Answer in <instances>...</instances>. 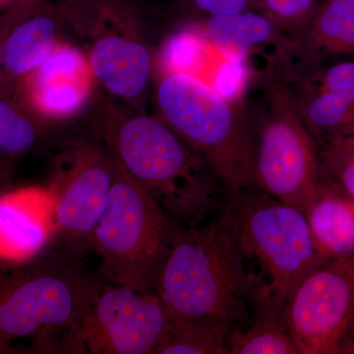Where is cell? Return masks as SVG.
<instances>
[{
  "label": "cell",
  "instance_id": "6da1fadb",
  "mask_svg": "<svg viewBox=\"0 0 354 354\" xmlns=\"http://www.w3.org/2000/svg\"><path fill=\"white\" fill-rule=\"evenodd\" d=\"M102 143L134 180L185 227L211 220L230 193L204 160L158 116L109 95L97 100Z\"/></svg>",
  "mask_w": 354,
  "mask_h": 354
},
{
  "label": "cell",
  "instance_id": "7a4b0ae2",
  "mask_svg": "<svg viewBox=\"0 0 354 354\" xmlns=\"http://www.w3.org/2000/svg\"><path fill=\"white\" fill-rule=\"evenodd\" d=\"M235 252L256 319L283 320L291 293L323 263L304 213L259 190L230 195Z\"/></svg>",
  "mask_w": 354,
  "mask_h": 354
},
{
  "label": "cell",
  "instance_id": "3957f363",
  "mask_svg": "<svg viewBox=\"0 0 354 354\" xmlns=\"http://www.w3.org/2000/svg\"><path fill=\"white\" fill-rule=\"evenodd\" d=\"M156 293L176 327L209 323L230 330L243 328L251 308L228 203L203 225L181 230L158 274Z\"/></svg>",
  "mask_w": 354,
  "mask_h": 354
},
{
  "label": "cell",
  "instance_id": "277c9868",
  "mask_svg": "<svg viewBox=\"0 0 354 354\" xmlns=\"http://www.w3.org/2000/svg\"><path fill=\"white\" fill-rule=\"evenodd\" d=\"M158 118L206 162L230 195L257 190L255 138L244 102L225 97L206 79L153 67Z\"/></svg>",
  "mask_w": 354,
  "mask_h": 354
},
{
  "label": "cell",
  "instance_id": "5b68a950",
  "mask_svg": "<svg viewBox=\"0 0 354 354\" xmlns=\"http://www.w3.org/2000/svg\"><path fill=\"white\" fill-rule=\"evenodd\" d=\"M101 283L70 254H39L24 261L0 259V353L12 342L34 339L39 346L62 342L78 327ZM62 344V342H60Z\"/></svg>",
  "mask_w": 354,
  "mask_h": 354
},
{
  "label": "cell",
  "instance_id": "8992f818",
  "mask_svg": "<svg viewBox=\"0 0 354 354\" xmlns=\"http://www.w3.org/2000/svg\"><path fill=\"white\" fill-rule=\"evenodd\" d=\"M114 158V157H113ZM115 160L108 203L88 245L115 285L156 292L158 274L183 230Z\"/></svg>",
  "mask_w": 354,
  "mask_h": 354
},
{
  "label": "cell",
  "instance_id": "52a82bcc",
  "mask_svg": "<svg viewBox=\"0 0 354 354\" xmlns=\"http://www.w3.org/2000/svg\"><path fill=\"white\" fill-rule=\"evenodd\" d=\"M258 79L262 106L255 118L249 114L256 188L305 214L322 180L318 145L286 79L271 66Z\"/></svg>",
  "mask_w": 354,
  "mask_h": 354
},
{
  "label": "cell",
  "instance_id": "ba28073f",
  "mask_svg": "<svg viewBox=\"0 0 354 354\" xmlns=\"http://www.w3.org/2000/svg\"><path fill=\"white\" fill-rule=\"evenodd\" d=\"M65 27L85 44L97 84L116 101L146 113L153 57L130 0H59Z\"/></svg>",
  "mask_w": 354,
  "mask_h": 354
},
{
  "label": "cell",
  "instance_id": "9c48e42d",
  "mask_svg": "<svg viewBox=\"0 0 354 354\" xmlns=\"http://www.w3.org/2000/svg\"><path fill=\"white\" fill-rule=\"evenodd\" d=\"M176 324L156 292L100 286L90 309L60 349L70 353L157 354Z\"/></svg>",
  "mask_w": 354,
  "mask_h": 354
},
{
  "label": "cell",
  "instance_id": "30bf717a",
  "mask_svg": "<svg viewBox=\"0 0 354 354\" xmlns=\"http://www.w3.org/2000/svg\"><path fill=\"white\" fill-rule=\"evenodd\" d=\"M281 319L300 354H344L354 329V256L324 261L310 271Z\"/></svg>",
  "mask_w": 354,
  "mask_h": 354
},
{
  "label": "cell",
  "instance_id": "8fae6325",
  "mask_svg": "<svg viewBox=\"0 0 354 354\" xmlns=\"http://www.w3.org/2000/svg\"><path fill=\"white\" fill-rule=\"evenodd\" d=\"M115 160L104 143L78 141L60 153L48 189L55 204L57 235L90 243L108 203Z\"/></svg>",
  "mask_w": 354,
  "mask_h": 354
},
{
  "label": "cell",
  "instance_id": "7c38bea8",
  "mask_svg": "<svg viewBox=\"0 0 354 354\" xmlns=\"http://www.w3.org/2000/svg\"><path fill=\"white\" fill-rule=\"evenodd\" d=\"M95 84L85 51L60 41L50 57L16 87L32 111L48 123L80 113Z\"/></svg>",
  "mask_w": 354,
  "mask_h": 354
},
{
  "label": "cell",
  "instance_id": "4fadbf2b",
  "mask_svg": "<svg viewBox=\"0 0 354 354\" xmlns=\"http://www.w3.org/2000/svg\"><path fill=\"white\" fill-rule=\"evenodd\" d=\"M55 235V204L48 188L0 194V259L16 262L36 257Z\"/></svg>",
  "mask_w": 354,
  "mask_h": 354
},
{
  "label": "cell",
  "instance_id": "5bb4252c",
  "mask_svg": "<svg viewBox=\"0 0 354 354\" xmlns=\"http://www.w3.org/2000/svg\"><path fill=\"white\" fill-rule=\"evenodd\" d=\"M65 27L57 3L48 1L23 14L6 32L0 81L17 86L50 57Z\"/></svg>",
  "mask_w": 354,
  "mask_h": 354
},
{
  "label": "cell",
  "instance_id": "9a60e30c",
  "mask_svg": "<svg viewBox=\"0 0 354 354\" xmlns=\"http://www.w3.org/2000/svg\"><path fill=\"white\" fill-rule=\"evenodd\" d=\"M204 18L191 29L218 53L234 59H243L254 50L268 46H274L278 51L286 50L292 43L261 11Z\"/></svg>",
  "mask_w": 354,
  "mask_h": 354
},
{
  "label": "cell",
  "instance_id": "2e32d148",
  "mask_svg": "<svg viewBox=\"0 0 354 354\" xmlns=\"http://www.w3.org/2000/svg\"><path fill=\"white\" fill-rule=\"evenodd\" d=\"M305 216L317 251L324 260L354 256L353 197L322 176Z\"/></svg>",
  "mask_w": 354,
  "mask_h": 354
},
{
  "label": "cell",
  "instance_id": "e0dca14e",
  "mask_svg": "<svg viewBox=\"0 0 354 354\" xmlns=\"http://www.w3.org/2000/svg\"><path fill=\"white\" fill-rule=\"evenodd\" d=\"M301 57L354 55V0H322L304 34L295 41Z\"/></svg>",
  "mask_w": 354,
  "mask_h": 354
},
{
  "label": "cell",
  "instance_id": "ac0fdd59",
  "mask_svg": "<svg viewBox=\"0 0 354 354\" xmlns=\"http://www.w3.org/2000/svg\"><path fill=\"white\" fill-rule=\"evenodd\" d=\"M46 124L16 86L0 81V156L15 162L36 150L46 136Z\"/></svg>",
  "mask_w": 354,
  "mask_h": 354
},
{
  "label": "cell",
  "instance_id": "d6986e66",
  "mask_svg": "<svg viewBox=\"0 0 354 354\" xmlns=\"http://www.w3.org/2000/svg\"><path fill=\"white\" fill-rule=\"evenodd\" d=\"M230 354H300L283 320L256 319L248 328H236L227 339Z\"/></svg>",
  "mask_w": 354,
  "mask_h": 354
},
{
  "label": "cell",
  "instance_id": "ffe728a7",
  "mask_svg": "<svg viewBox=\"0 0 354 354\" xmlns=\"http://www.w3.org/2000/svg\"><path fill=\"white\" fill-rule=\"evenodd\" d=\"M230 332L216 324L176 326L171 339L157 354H230L227 339Z\"/></svg>",
  "mask_w": 354,
  "mask_h": 354
},
{
  "label": "cell",
  "instance_id": "44dd1931",
  "mask_svg": "<svg viewBox=\"0 0 354 354\" xmlns=\"http://www.w3.org/2000/svg\"><path fill=\"white\" fill-rule=\"evenodd\" d=\"M318 148L324 178L354 198V142L337 137Z\"/></svg>",
  "mask_w": 354,
  "mask_h": 354
},
{
  "label": "cell",
  "instance_id": "7402d4cb",
  "mask_svg": "<svg viewBox=\"0 0 354 354\" xmlns=\"http://www.w3.org/2000/svg\"><path fill=\"white\" fill-rule=\"evenodd\" d=\"M320 0H258L265 14L288 39L297 41L313 18Z\"/></svg>",
  "mask_w": 354,
  "mask_h": 354
},
{
  "label": "cell",
  "instance_id": "603a6c76",
  "mask_svg": "<svg viewBox=\"0 0 354 354\" xmlns=\"http://www.w3.org/2000/svg\"><path fill=\"white\" fill-rule=\"evenodd\" d=\"M288 71L317 90L329 93L354 106V60L339 62L315 75L309 76L298 66H291Z\"/></svg>",
  "mask_w": 354,
  "mask_h": 354
},
{
  "label": "cell",
  "instance_id": "cb8c5ba5",
  "mask_svg": "<svg viewBox=\"0 0 354 354\" xmlns=\"http://www.w3.org/2000/svg\"><path fill=\"white\" fill-rule=\"evenodd\" d=\"M197 12L206 16L230 15L258 10V0H186Z\"/></svg>",
  "mask_w": 354,
  "mask_h": 354
},
{
  "label": "cell",
  "instance_id": "d4e9b609",
  "mask_svg": "<svg viewBox=\"0 0 354 354\" xmlns=\"http://www.w3.org/2000/svg\"><path fill=\"white\" fill-rule=\"evenodd\" d=\"M22 13H24V9L22 7H16L0 14V74L2 68V46H3L4 38L14 22L23 15Z\"/></svg>",
  "mask_w": 354,
  "mask_h": 354
},
{
  "label": "cell",
  "instance_id": "484cf974",
  "mask_svg": "<svg viewBox=\"0 0 354 354\" xmlns=\"http://www.w3.org/2000/svg\"><path fill=\"white\" fill-rule=\"evenodd\" d=\"M13 162L0 156V194L8 191L12 178Z\"/></svg>",
  "mask_w": 354,
  "mask_h": 354
},
{
  "label": "cell",
  "instance_id": "4316f807",
  "mask_svg": "<svg viewBox=\"0 0 354 354\" xmlns=\"http://www.w3.org/2000/svg\"><path fill=\"white\" fill-rule=\"evenodd\" d=\"M44 0H0V14L15 7L26 6V4L39 3Z\"/></svg>",
  "mask_w": 354,
  "mask_h": 354
},
{
  "label": "cell",
  "instance_id": "83f0119b",
  "mask_svg": "<svg viewBox=\"0 0 354 354\" xmlns=\"http://www.w3.org/2000/svg\"><path fill=\"white\" fill-rule=\"evenodd\" d=\"M344 354H354V329Z\"/></svg>",
  "mask_w": 354,
  "mask_h": 354
},
{
  "label": "cell",
  "instance_id": "f1b7e54d",
  "mask_svg": "<svg viewBox=\"0 0 354 354\" xmlns=\"http://www.w3.org/2000/svg\"><path fill=\"white\" fill-rule=\"evenodd\" d=\"M342 137H346V138H348L351 140V141L354 142V128L353 130H351V132L348 133V135H346V136H342Z\"/></svg>",
  "mask_w": 354,
  "mask_h": 354
},
{
  "label": "cell",
  "instance_id": "f546056e",
  "mask_svg": "<svg viewBox=\"0 0 354 354\" xmlns=\"http://www.w3.org/2000/svg\"><path fill=\"white\" fill-rule=\"evenodd\" d=\"M130 1L134 2V3H135V2L139 1V0H130Z\"/></svg>",
  "mask_w": 354,
  "mask_h": 354
},
{
  "label": "cell",
  "instance_id": "4dcf8cb0",
  "mask_svg": "<svg viewBox=\"0 0 354 354\" xmlns=\"http://www.w3.org/2000/svg\"><path fill=\"white\" fill-rule=\"evenodd\" d=\"M1 194H2V193H1Z\"/></svg>",
  "mask_w": 354,
  "mask_h": 354
}]
</instances>
